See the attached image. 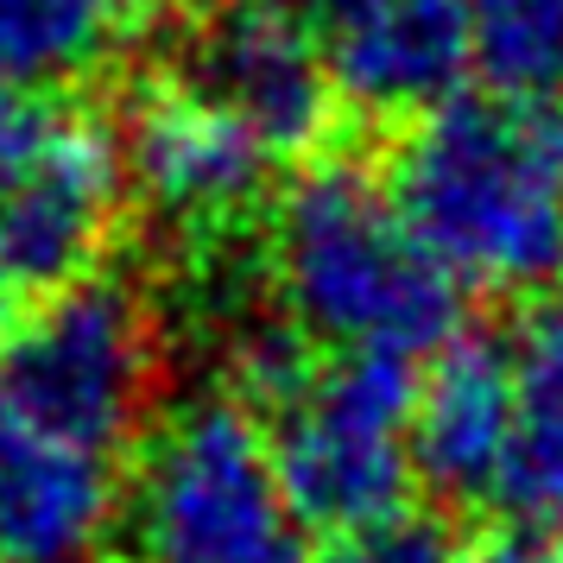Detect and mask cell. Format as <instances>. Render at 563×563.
I'll return each mask as SVG.
<instances>
[{
	"label": "cell",
	"instance_id": "obj_8",
	"mask_svg": "<svg viewBox=\"0 0 563 563\" xmlns=\"http://www.w3.org/2000/svg\"><path fill=\"white\" fill-rule=\"evenodd\" d=\"M121 158L133 197L184 241H222L260 203L279 158L234 121L229 108L197 96L172 70L133 82L121 108Z\"/></svg>",
	"mask_w": 563,
	"mask_h": 563
},
{
	"label": "cell",
	"instance_id": "obj_10",
	"mask_svg": "<svg viewBox=\"0 0 563 563\" xmlns=\"http://www.w3.org/2000/svg\"><path fill=\"white\" fill-rule=\"evenodd\" d=\"M512 349L462 330L418 367L411 462L443 507H500L512 468Z\"/></svg>",
	"mask_w": 563,
	"mask_h": 563
},
{
	"label": "cell",
	"instance_id": "obj_12",
	"mask_svg": "<svg viewBox=\"0 0 563 563\" xmlns=\"http://www.w3.org/2000/svg\"><path fill=\"white\" fill-rule=\"evenodd\" d=\"M507 349L519 424H512V468L500 507L519 526L563 538V291L526 305Z\"/></svg>",
	"mask_w": 563,
	"mask_h": 563
},
{
	"label": "cell",
	"instance_id": "obj_4",
	"mask_svg": "<svg viewBox=\"0 0 563 563\" xmlns=\"http://www.w3.org/2000/svg\"><path fill=\"white\" fill-rule=\"evenodd\" d=\"M121 128L64 89H0V305H32L102 266L128 216Z\"/></svg>",
	"mask_w": 563,
	"mask_h": 563
},
{
	"label": "cell",
	"instance_id": "obj_9",
	"mask_svg": "<svg viewBox=\"0 0 563 563\" xmlns=\"http://www.w3.org/2000/svg\"><path fill=\"white\" fill-rule=\"evenodd\" d=\"M317 32L349 114L367 121H418L475 70L468 0H349Z\"/></svg>",
	"mask_w": 563,
	"mask_h": 563
},
{
	"label": "cell",
	"instance_id": "obj_1",
	"mask_svg": "<svg viewBox=\"0 0 563 563\" xmlns=\"http://www.w3.org/2000/svg\"><path fill=\"white\" fill-rule=\"evenodd\" d=\"M266 273L291 330L330 355L431 361L462 335V285L367 165L310 158L266 209Z\"/></svg>",
	"mask_w": 563,
	"mask_h": 563
},
{
	"label": "cell",
	"instance_id": "obj_13",
	"mask_svg": "<svg viewBox=\"0 0 563 563\" xmlns=\"http://www.w3.org/2000/svg\"><path fill=\"white\" fill-rule=\"evenodd\" d=\"M140 0H0V89H70L121 57Z\"/></svg>",
	"mask_w": 563,
	"mask_h": 563
},
{
	"label": "cell",
	"instance_id": "obj_7",
	"mask_svg": "<svg viewBox=\"0 0 563 563\" xmlns=\"http://www.w3.org/2000/svg\"><path fill=\"white\" fill-rule=\"evenodd\" d=\"M158 70L229 108L273 158H323L349 114L323 32L291 0H216L203 13L165 20Z\"/></svg>",
	"mask_w": 563,
	"mask_h": 563
},
{
	"label": "cell",
	"instance_id": "obj_16",
	"mask_svg": "<svg viewBox=\"0 0 563 563\" xmlns=\"http://www.w3.org/2000/svg\"><path fill=\"white\" fill-rule=\"evenodd\" d=\"M456 563H563V538L538 532V526H500V532L475 538L468 551H456Z\"/></svg>",
	"mask_w": 563,
	"mask_h": 563
},
{
	"label": "cell",
	"instance_id": "obj_18",
	"mask_svg": "<svg viewBox=\"0 0 563 563\" xmlns=\"http://www.w3.org/2000/svg\"><path fill=\"white\" fill-rule=\"evenodd\" d=\"M291 7H298V13H305L310 26H323V20H335V13H342V7H349V0H291Z\"/></svg>",
	"mask_w": 563,
	"mask_h": 563
},
{
	"label": "cell",
	"instance_id": "obj_19",
	"mask_svg": "<svg viewBox=\"0 0 563 563\" xmlns=\"http://www.w3.org/2000/svg\"><path fill=\"white\" fill-rule=\"evenodd\" d=\"M538 114H544V133H551V146H558V158H563V102H544Z\"/></svg>",
	"mask_w": 563,
	"mask_h": 563
},
{
	"label": "cell",
	"instance_id": "obj_15",
	"mask_svg": "<svg viewBox=\"0 0 563 563\" xmlns=\"http://www.w3.org/2000/svg\"><path fill=\"white\" fill-rule=\"evenodd\" d=\"M323 563H456V551H450L443 526L399 512V519H386V526H374V532L335 538V551Z\"/></svg>",
	"mask_w": 563,
	"mask_h": 563
},
{
	"label": "cell",
	"instance_id": "obj_3",
	"mask_svg": "<svg viewBox=\"0 0 563 563\" xmlns=\"http://www.w3.org/2000/svg\"><path fill=\"white\" fill-rule=\"evenodd\" d=\"M121 526L140 563H317L254 399L197 393L140 443Z\"/></svg>",
	"mask_w": 563,
	"mask_h": 563
},
{
	"label": "cell",
	"instance_id": "obj_5",
	"mask_svg": "<svg viewBox=\"0 0 563 563\" xmlns=\"http://www.w3.org/2000/svg\"><path fill=\"white\" fill-rule=\"evenodd\" d=\"M418 367L424 361L330 355L310 361L266 406L279 475L310 532L355 538L406 512L418 487V462H411Z\"/></svg>",
	"mask_w": 563,
	"mask_h": 563
},
{
	"label": "cell",
	"instance_id": "obj_6",
	"mask_svg": "<svg viewBox=\"0 0 563 563\" xmlns=\"http://www.w3.org/2000/svg\"><path fill=\"white\" fill-rule=\"evenodd\" d=\"M153 380V317L128 279H108V273H89L52 298H32L0 330V386L45 431L89 456L114 462L128 450L133 431L146 424Z\"/></svg>",
	"mask_w": 563,
	"mask_h": 563
},
{
	"label": "cell",
	"instance_id": "obj_11",
	"mask_svg": "<svg viewBox=\"0 0 563 563\" xmlns=\"http://www.w3.org/2000/svg\"><path fill=\"white\" fill-rule=\"evenodd\" d=\"M114 512V462L45 431L0 386V563H89Z\"/></svg>",
	"mask_w": 563,
	"mask_h": 563
},
{
	"label": "cell",
	"instance_id": "obj_2",
	"mask_svg": "<svg viewBox=\"0 0 563 563\" xmlns=\"http://www.w3.org/2000/svg\"><path fill=\"white\" fill-rule=\"evenodd\" d=\"M386 190L418 247L487 298L563 291V158L544 114L507 96H456L406 121Z\"/></svg>",
	"mask_w": 563,
	"mask_h": 563
},
{
	"label": "cell",
	"instance_id": "obj_14",
	"mask_svg": "<svg viewBox=\"0 0 563 563\" xmlns=\"http://www.w3.org/2000/svg\"><path fill=\"white\" fill-rule=\"evenodd\" d=\"M475 70L526 108L563 102V0H468Z\"/></svg>",
	"mask_w": 563,
	"mask_h": 563
},
{
	"label": "cell",
	"instance_id": "obj_17",
	"mask_svg": "<svg viewBox=\"0 0 563 563\" xmlns=\"http://www.w3.org/2000/svg\"><path fill=\"white\" fill-rule=\"evenodd\" d=\"M146 13H158V20H184V13H203V7H216V0H140Z\"/></svg>",
	"mask_w": 563,
	"mask_h": 563
}]
</instances>
